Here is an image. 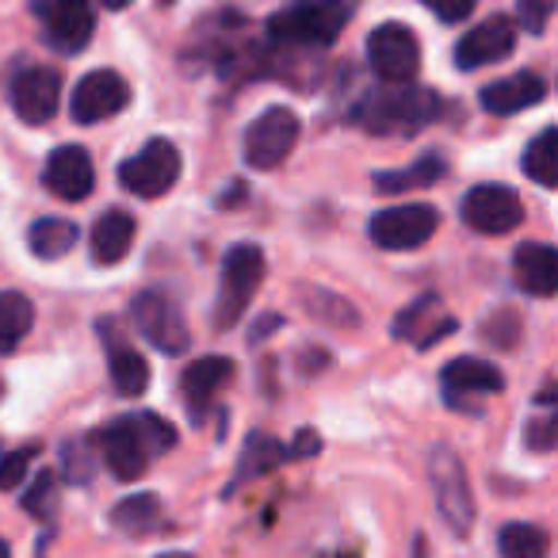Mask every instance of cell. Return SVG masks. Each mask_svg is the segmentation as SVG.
<instances>
[{"label":"cell","mask_w":558,"mask_h":558,"mask_svg":"<svg viewBox=\"0 0 558 558\" xmlns=\"http://www.w3.org/2000/svg\"><path fill=\"white\" fill-rule=\"evenodd\" d=\"M93 448L119 482H138L157 456L177 448V428L157 413H131L104 425L93 436Z\"/></svg>","instance_id":"cell-1"},{"label":"cell","mask_w":558,"mask_h":558,"mask_svg":"<svg viewBox=\"0 0 558 558\" xmlns=\"http://www.w3.org/2000/svg\"><path fill=\"white\" fill-rule=\"evenodd\" d=\"M440 111V100L425 88H390L360 104L356 123L372 134H413L428 126Z\"/></svg>","instance_id":"cell-2"},{"label":"cell","mask_w":558,"mask_h":558,"mask_svg":"<svg viewBox=\"0 0 558 558\" xmlns=\"http://www.w3.org/2000/svg\"><path fill=\"white\" fill-rule=\"evenodd\" d=\"M428 482H433L436 509H440L444 524L451 527V535H459V539L471 535L478 509H474L471 478H466V466L456 456V448H448V444L433 448V456H428Z\"/></svg>","instance_id":"cell-3"},{"label":"cell","mask_w":558,"mask_h":558,"mask_svg":"<svg viewBox=\"0 0 558 558\" xmlns=\"http://www.w3.org/2000/svg\"><path fill=\"white\" fill-rule=\"evenodd\" d=\"M264 283V253L256 245H233L222 256V288H218V303L210 314V326L230 329L238 326V318L245 314V306L253 303V295Z\"/></svg>","instance_id":"cell-4"},{"label":"cell","mask_w":558,"mask_h":558,"mask_svg":"<svg viewBox=\"0 0 558 558\" xmlns=\"http://www.w3.org/2000/svg\"><path fill=\"white\" fill-rule=\"evenodd\" d=\"M344 24H349V12L337 9L333 0H299L268 20V32L271 39L295 43V47H329Z\"/></svg>","instance_id":"cell-5"},{"label":"cell","mask_w":558,"mask_h":558,"mask_svg":"<svg viewBox=\"0 0 558 558\" xmlns=\"http://www.w3.org/2000/svg\"><path fill=\"white\" fill-rule=\"evenodd\" d=\"M299 134H303V123L291 108H268L253 119V126L245 131V165L248 169H276L291 157V149L299 146Z\"/></svg>","instance_id":"cell-6"},{"label":"cell","mask_w":558,"mask_h":558,"mask_svg":"<svg viewBox=\"0 0 558 558\" xmlns=\"http://www.w3.org/2000/svg\"><path fill=\"white\" fill-rule=\"evenodd\" d=\"M180 180V149L165 138H154L134 154L131 161L119 165V184L138 199H161Z\"/></svg>","instance_id":"cell-7"},{"label":"cell","mask_w":558,"mask_h":558,"mask_svg":"<svg viewBox=\"0 0 558 558\" xmlns=\"http://www.w3.org/2000/svg\"><path fill=\"white\" fill-rule=\"evenodd\" d=\"M367 62L383 85H410L421 70V43L405 24H379L367 39Z\"/></svg>","instance_id":"cell-8"},{"label":"cell","mask_w":558,"mask_h":558,"mask_svg":"<svg viewBox=\"0 0 558 558\" xmlns=\"http://www.w3.org/2000/svg\"><path fill=\"white\" fill-rule=\"evenodd\" d=\"M131 318H134V326H138V333L146 337L157 352H165V356H180V352L192 344L184 314H180V306L172 303L169 295H161V291H142V295H134Z\"/></svg>","instance_id":"cell-9"},{"label":"cell","mask_w":558,"mask_h":558,"mask_svg":"<svg viewBox=\"0 0 558 558\" xmlns=\"http://www.w3.org/2000/svg\"><path fill=\"white\" fill-rule=\"evenodd\" d=\"M440 226V215L428 203H402V207L379 210L367 226L372 241L387 253H405V248H421Z\"/></svg>","instance_id":"cell-10"},{"label":"cell","mask_w":558,"mask_h":558,"mask_svg":"<svg viewBox=\"0 0 558 558\" xmlns=\"http://www.w3.org/2000/svg\"><path fill=\"white\" fill-rule=\"evenodd\" d=\"M35 16H39L43 32H47V43L54 50H62V54L85 50L96 32L93 0H39Z\"/></svg>","instance_id":"cell-11"},{"label":"cell","mask_w":558,"mask_h":558,"mask_svg":"<svg viewBox=\"0 0 558 558\" xmlns=\"http://www.w3.org/2000/svg\"><path fill=\"white\" fill-rule=\"evenodd\" d=\"M463 222L478 233L501 238V233H512L524 222V203L505 184H478L463 199Z\"/></svg>","instance_id":"cell-12"},{"label":"cell","mask_w":558,"mask_h":558,"mask_svg":"<svg viewBox=\"0 0 558 558\" xmlns=\"http://www.w3.org/2000/svg\"><path fill=\"white\" fill-rule=\"evenodd\" d=\"M126 104H131V88H126V81L119 77L116 70H96V73H88V77L77 81L70 111H73L77 123L93 126V123H104V119L119 116Z\"/></svg>","instance_id":"cell-13"},{"label":"cell","mask_w":558,"mask_h":558,"mask_svg":"<svg viewBox=\"0 0 558 558\" xmlns=\"http://www.w3.org/2000/svg\"><path fill=\"white\" fill-rule=\"evenodd\" d=\"M517 50V27L505 16H489L456 43V70L474 73L497 65Z\"/></svg>","instance_id":"cell-14"},{"label":"cell","mask_w":558,"mask_h":558,"mask_svg":"<svg viewBox=\"0 0 558 558\" xmlns=\"http://www.w3.org/2000/svg\"><path fill=\"white\" fill-rule=\"evenodd\" d=\"M58 104H62V77H58V70H50V65H32V70L16 73V81H12V111H16L27 126L50 123Z\"/></svg>","instance_id":"cell-15"},{"label":"cell","mask_w":558,"mask_h":558,"mask_svg":"<svg viewBox=\"0 0 558 558\" xmlns=\"http://www.w3.org/2000/svg\"><path fill=\"white\" fill-rule=\"evenodd\" d=\"M512 276L517 288L532 299H555L558 295V253L547 241H520L512 253Z\"/></svg>","instance_id":"cell-16"},{"label":"cell","mask_w":558,"mask_h":558,"mask_svg":"<svg viewBox=\"0 0 558 558\" xmlns=\"http://www.w3.org/2000/svg\"><path fill=\"white\" fill-rule=\"evenodd\" d=\"M47 187L65 203H81L93 195L96 169L85 146H58L47 161Z\"/></svg>","instance_id":"cell-17"},{"label":"cell","mask_w":558,"mask_h":558,"mask_svg":"<svg viewBox=\"0 0 558 558\" xmlns=\"http://www.w3.org/2000/svg\"><path fill=\"white\" fill-rule=\"evenodd\" d=\"M230 379H233V360H226V356H203L184 367V375H180V395H184V405L195 425L207 417L215 395Z\"/></svg>","instance_id":"cell-18"},{"label":"cell","mask_w":558,"mask_h":558,"mask_svg":"<svg viewBox=\"0 0 558 558\" xmlns=\"http://www.w3.org/2000/svg\"><path fill=\"white\" fill-rule=\"evenodd\" d=\"M547 81L539 77V73H512V77H501L494 81V85L482 88V108L489 111V116L505 119V116H517V111H527L535 108V104L547 100Z\"/></svg>","instance_id":"cell-19"},{"label":"cell","mask_w":558,"mask_h":558,"mask_svg":"<svg viewBox=\"0 0 558 558\" xmlns=\"http://www.w3.org/2000/svg\"><path fill=\"white\" fill-rule=\"evenodd\" d=\"M444 390H448V402H456L459 395H474V398H489L505 390V375L497 372V364L474 356H459L444 367Z\"/></svg>","instance_id":"cell-20"},{"label":"cell","mask_w":558,"mask_h":558,"mask_svg":"<svg viewBox=\"0 0 558 558\" xmlns=\"http://www.w3.org/2000/svg\"><path fill=\"white\" fill-rule=\"evenodd\" d=\"M134 233H138V222H134L126 210H108V215H100L93 226V260L104 264V268L126 260V253L134 248Z\"/></svg>","instance_id":"cell-21"},{"label":"cell","mask_w":558,"mask_h":558,"mask_svg":"<svg viewBox=\"0 0 558 558\" xmlns=\"http://www.w3.org/2000/svg\"><path fill=\"white\" fill-rule=\"evenodd\" d=\"M288 459V448L276 440V436H268V433H253L245 440V448H241V459H238V474H233V482H230V489L226 494H233L238 486H245L248 478H260V474H268V471H276L279 463Z\"/></svg>","instance_id":"cell-22"},{"label":"cell","mask_w":558,"mask_h":558,"mask_svg":"<svg viewBox=\"0 0 558 558\" xmlns=\"http://www.w3.org/2000/svg\"><path fill=\"white\" fill-rule=\"evenodd\" d=\"M165 520V505L157 494H131L111 509V527L123 535H149Z\"/></svg>","instance_id":"cell-23"},{"label":"cell","mask_w":558,"mask_h":558,"mask_svg":"<svg viewBox=\"0 0 558 558\" xmlns=\"http://www.w3.org/2000/svg\"><path fill=\"white\" fill-rule=\"evenodd\" d=\"M108 364H111V387L123 398H138L149 387V364L142 360V352H134L131 344H119L108 333Z\"/></svg>","instance_id":"cell-24"},{"label":"cell","mask_w":558,"mask_h":558,"mask_svg":"<svg viewBox=\"0 0 558 558\" xmlns=\"http://www.w3.org/2000/svg\"><path fill=\"white\" fill-rule=\"evenodd\" d=\"M448 172V161L436 154H425L410 165V169H390V172H375V192L383 195H402L413 187H433L436 180Z\"/></svg>","instance_id":"cell-25"},{"label":"cell","mask_w":558,"mask_h":558,"mask_svg":"<svg viewBox=\"0 0 558 558\" xmlns=\"http://www.w3.org/2000/svg\"><path fill=\"white\" fill-rule=\"evenodd\" d=\"M35 311L27 303V295L20 291H0V356H9L24 344V337L32 333Z\"/></svg>","instance_id":"cell-26"},{"label":"cell","mask_w":558,"mask_h":558,"mask_svg":"<svg viewBox=\"0 0 558 558\" xmlns=\"http://www.w3.org/2000/svg\"><path fill=\"white\" fill-rule=\"evenodd\" d=\"M27 241H32V253L39 260H62L77 245V226L70 218H39L32 226V233H27Z\"/></svg>","instance_id":"cell-27"},{"label":"cell","mask_w":558,"mask_h":558,"mask_svg":"<svg viewBox=\"0 0 558 558\" xmlns=\"http://www.w3.org/2000/svg\"><path fill=\"white\" fill-rule=\"evenodd\" d=\"M497 555L501 558H547L550 555V535L539 524H524L512 520L497 532Z\"/></svg>","instance_id":"cell-28"},{"label":"cell","mask_w":558,"mask_h":558,"mask_svg":"<svg viewBox=\"0 0 558 558\" xmlns=\"http://www.w3.org/2000/svg\"><path fill=\"white\" fill-rule=\"evenodd\" d=\"M524 172L539 187H558V131L555 126H543L524 149Z\"/></svg>","instance_id":"cell-29"},{"label":"cell","mask_w":558,"mask_h":558,"mask_svg":"<svg viewBox=\"0 0 558 558\" xmlns=\"http://www.w3.org/2000/svg\"><path fill=\"white\" fill-rule=\"evenodd\" d=\"M299 299H303V311L311 314V318H322L326 326H337V329H356L360 326V314L352 311L349 299L333 295V291L326 288H299Z\"/></svg>","instance_id":"cell-30"},{"label":"cell","mask_w":558,"mask_h":558,"mask_svg":"<svg viewBox=\"0 0 558 558\" xmlns=\"http://www.w3.org/2000/svg\"><path fill=\"white\" fill-rule=\"evenodd\" d=\"M24 512H27V517H35V520H50L58 512V478H54V471H39V478L27 486Z\"/></svg>","instance_id":"cell-31"},{"label":"cell","mask_w":558,"mask_h":558,"mask_svg":"<svg viewBox=\"0 0 558 558\" xmlns=\"http://www.w3.org/2000/svg\"><path fill=\"white\" fill-rule=\"evenodd\" d=\"M555 440H558V417H555V410H543L535 421H527L524 444H527L532 451L547 456V451H555Z\"/></svg>","instance_id":"cell-32"},{"label":"cell","mask_w":558,"mask_h":558,"mask_svg":"<svg viewBox=\"0 0 558 558\" xmlns=\"http://www.w3.org/2000/svg\"><path fill=\"white\" fill-rule=\"evenodd\" d=\"M555 4L558 0H517V16H520V27L527 35H543L555 16Z\"/></svg>","instance_id":"cell-33"},{"label":"cell","mask_w":558,"mask_h":558,"mask_svg":"<svg viewBox=\"0 0 558 558\" xmlns=\"http://www.w3.org/2000/svg\"><path fill=\"white\" fill-rule=\"evenodd\" d=\"M436 303H440L436 295H425V299H417V303H413L410 311L398 314V318H395V329H390V333H395V341H417L421 318H425V314L433 311Z\"/></svg>","instance_id":"cell-34"},{"label":"cell","mask_w":558,"mask_h":558,"mask_svg":"<svg viewBox=\"0 0 558 558\" xmlns=\"http://www.w3.org/2000/svg\"><path fill=\"white\" fill-rule=\"evenodd\" d=\"M35 456H39L35 448H16V451H9V456H0V489L20 486Z\"/></svg>","instance_id":"cell-35"},{"label":"cell","mask_w":558,"mask_h":558,"mask_svg":"<svg viewBox=\"0 0 558 558\" xmlns=\"http://www.w3.org/2000/svg\"><path fill=\"white\" fill-rule=\"evenodd\" d=\"M421 4H425L436 20H444V24H463L478 0H421Z\"/></svg>","instance_id":"cell-36"},{"label":"cell","mask_w":558,"mask_h":558,"mask_svg":"<svg viewBox=\"0 0 558 558\" xmlns=\"http://www.w3.org/2000/svg\"><path fill=\"white\" fill-rule=\"evenodd\" d=\"M322 451V436L314 433V428H303V433L295 436V444L288 448V459H311Z\"/></svg>","instance_id":"cell-37"},{"label":"cell","mask_w":558,"mask_h":558,"mask_svg":"<svg viewBox=\"0 0 558 558\" xmlns=\"http://www.w3.org/2000/svg\"><path fill=\"white\" fill-rule=\"evenodd\" d=\"M279 326V318H264L260 326H256V333H253V341H264L268 337V329H276Z\"/></svg>","instance_id":"cell-38"},{"label":"cell","mask_w":558,"mask_h":558,"mask_svg":"<svg viewBox=\"0 0 558 558\" xmlns=\"http://www.w3.org/2000/svg\"><path fill=\"white\" fill-rule=\"evenodd\" d=\"M100 4H104L108 12H123L126 4H131V0H100Z\"/></svg>","instance_id":"cell-39"},{"label":"cell","mask_w":558,"mask_h":558,"mask_svg":"<svg viewBox=\"0 0 558 558\" xmlns=\"http://www.w3.org/2000/svg\"><path fill=\"white\" fill-rule=\"evenodd\" d=\"M333 4H337V9H344V12H349V16H352V12H356L360 0H333Z\"/></svg>","instance_id":"cell-40"},{"label":"cell","mask_w":558,"mask_h":558,"mask_svg":"<svg viewBox=\"0 0 558 558\" xmlns=\"http://www.w3.org/2000/svg\"><path fill=\"white\" fill-rule=\"evenodd\" d=\"M157 558H192V555H184V550H169V555H157Z\"/></svg>","instance_id":"cell-41"},{"label":"cell","mask_w":558,"mask_h":558,"mask_svg":"<svg viewBox=\"0 0 558 558\" xmlns=\"http://www.w3.org/2000/svg\"><path fill=\"white\" fill-rule=\"evenodd\" d=\"M0 558H12V550H9V543L0 539Z\"/></svg>","instance_id":"cell-42"},{"label":"cell","mask_w":558,"mask_h":558,"mask_svg":"<svg viewBox=\"0 0 558 558\" xmlns=\"http://www.w3.org/2000/svg\"><path fill=\"white\" fill-rule=\"evenodd\" d=\"M0 398H4V379H0Z\"/></svg>","instance_id":"cell-43"},{"label":"cell","mask_w":558,"mask_h":558,"mask_svg":"<svg viewBox=\"0 0 558 558\" xmlns=\"http://www.w3.org/2000/svg\"><path fill=\"white\" fill-rule=\"evenodd\" d=\"M161 4H172V0H161Z\"/></svg>","instance_id":"cell-44"}]
</instances>
